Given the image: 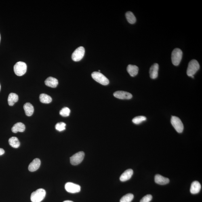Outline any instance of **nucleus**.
<instances>
[{"mask_svg":"<svg viewBox=\"0 0 202 202\" xmlns=\"http://www.w3.org/2000/svg\"><path fill=\"white\" fill-rule=\"evenodd\" d=\"M18 96L16 94L14 93H11L9 94L8 98V104L9 106H13L15 103L18 102Z\"/></svg>","mask_w":202,"mask_h":202,"instance_id":"20","label":"nucleus"},{"mask_svg":"<svg viewBox=\"0 0 202 202\" xmlns=\"http://www.w3.org/2000/svg\"><path fill=\"white\" fill-rule=\"evenodd\" d=\"M84 156L85 154L83 152H78L70 158V163L73 165H78L83 161Z\"/></svg>","mask_w":202,"mask_h":202,"instance_id":"7","label":"nucleus"},{"mask_svg":"<svg viewBox=\"0 0 202 202\" xmlns=\"http://www.w3.org/2000/svg\"><path fill=\"white\" fill-rule=\"evenodd\" d=\"M91 76L95 81L103 85H108L109 83V81L107 78L99 72H93L91 74Z\"/></svg>","mask_w":202,"mask_h":202,"instance_id":"5","label":"nucleus"},{"mask_svg":"<svg viewBox=\"0 0 202 202\" xmlns=\"http://www.w3.org/2000/svg\"><path fill=\"white\" fill-rule=\"evenodd\" d=\"M85 50L83 47H80L74 51L72 54V59L75 62H78L83 58L84 56Z\"/></svg>","mask_w":202,"mask_h":202,"instance_id":"8","label":"nucleus"},{"mask_svg":"<svg viewBox=\"0 0 202 202\" xmlns=\"http://www.w3.org/2000/svg\"><path fill=\"white\" fill-rule=\"evenodd\" d=\"M146 120V118L144 116H138L134 118L132 120L133 123L136 124H139L142 123L143 122L145 121Z\"/></svg>","mask_w":202,"mask_h":202,"instance_id":"25","label":"nucleus"},{"mask_svg":"<svg viewBox=\"0 0 202 202\" xmlns=\"http://www.w3.org/2000/svg\"><path fill=\"white\" fill-rule=\"evenodd\" d=\"M9 143L11 146L15 148H18L20 146L19 141L16 137H12L9 139Z\"/></svg>","mask_w":202,"mask_h":202,"instance_id":"21","label":"nucleus"},{"mask_svg":"<svg viewBox=\"0 0 202 202\" xmlns=\"http://www.w3.org/2000/svg\"><path fill=\"white\" fill-rule=\"evenodd\" d=\"M27 66L23 62H17L14 67V73L17 76H22L26 73Z\"/></svg>","mask_w":202,"mask_h":202,"instance_id":"4","label":"nucleus"},{"mask_svg":"<svg viewBox=\"0 0 202 202\" xmlns=\"http://www.w3.org/2000/svg\"><path fill=\"white\" fill-rule=\"evenodd\" d=\"M73 202L72 201H71L67 200V201H64V202Z\"/></svg>","mask_w":202,"mask_h":202,"instance_id":"30","label":"nucleus"},{"mask_svg":"<svg viewBox=\"0 0 202 202\" xmlns=\"http://www.w3.org/2000/svg\"><path fill=\"white\" fill-rule=\"evenodd\" d=\"M66 124L63 122L57 123L55 126L56 130L59 131H62L66 129Z\"/></svg>","mask_w":202,"mask_h":202,"instance_id":"27","label":"nucleus"},{"mask_svg":"<svg viewBox=\"0 0 202 202\" xmlns=\"http://www.w3.org/2000/svg\"><path fill=\"white\" fill-rule=\"evenodd\" d=\"M134 197L133 194H127L122 197L120 200V202H131L134 199Z\"/></svg>","mask_w":202,"mask_h":202,"instance_id":"24","label":"nucleus"},{"mask_svg":"<svg viewBox=\"0 0 202 202\" xmlns=\"http://www.w3.org/2000/svg\"><path fill=\"white\" fill-rule=\"evenodd\" d=\"M45 83L46 85L49 87L55 88L58 85V80L52 77H49L45 80Z\"/></svg>","mask_w":202,"mask_h":202,"instance_id":"14","label":"nucleus"},{"mask_svg":"<svg viewBox=\"0 0 202 202\" xmlns=\"http://www.w3.org/2000/svg\"><path fill=\"white\" fill-rule=\"evenodd\" d=\"M155 181L158 184L165 185L169 184V179L165 178L161 175L158 174L155 175Z\"/></svg>","mask_w":202,"mask_h":202,"instance_id":"16","label":"nucleus"},{"mask_svg":"<svg viewBox=\"0 0 202 202\" xmlns=\"http://www.w3.org/2000/svg\"><path fill=\"white\" fill-rule=\"evenodd\" d=\"M25 126L24 124L22 123H18L13 126L11 130L13 133H16L18 132H24L25 130Z\"/></svg>","mask_w":202,"mask_h":202,"instance_id":"17","label":"nucleus"},{"mask_svg":"<svg viewBox=\"0 0 202 202\" xmlns=\"http://www.w3.org/2000/svg\"><path fill=\"white\" fill-rule=\"evenodd\" d=\"M126 18L129 23L133 24L136 23V19L133 13L131 11H128L126 13Z\"/></svg>","mask_w":202,"mask_h":202,"instance_id":"23","label":"nucleus"},{"mask_svg":"<svg viewBox=\"0 0 202 202\" xmlns=\"http://www.w3.org/2000/svg\"><path fill=\"white\" fill-rule=\"evenodd\" d=\"M133 174V171L132 169H128L125 171L121 175L120 180L121 182H125L130 179Z\"/></svg>","mask_w":202,"mask_h":202,"instance_id":"13","label":"nucleus"},{"mask_svg":"<svg viewBox=\"0 0 202 202\" xmlns=\"http://www.w3.org/2000/svg\"><path fill=\"white\" fill-rule=\"evenodd\" d=\"M182 51L179 48H175L171 53V60L174 66H178L180 64L182 58Z\"/></svg>","mask_w":202,"mask_h":202,"instance_id":"3","label":"nucleus"},{"mask_svg":"<svg viewBox=\"0 0 202 202\" xmlns=\"http://www.w3.org/2000/svg\"><path fill=\"white\" fill-rule=\"evenodd\" d=\"M200 68L199 62L196 60H192L189 63L187 74L189 77H191L196 73Z\"/></svg>","mask_w":202,"mask_h":202,"instance_id":"2","label":"nucleus"},{"mask_svg":"<svg viewBox=\"0 0 202 202\" xmlns=\"http://www.w3.org/2000/svg\"><path fill=\"white\" fill-rule=\"evenodd\" d=\"M5 153V150L3 149L0 148V156L3 155Z\"/></svg>","mask_w":202,"mask_h":202,"instance_id":"29","label":"nucleus"},{"mask_svg":"<svg viewBox=\"0 0 202 202\" xmlns=\"http://www.w3.org/2000/svg\"><path fill=\"white\" fill-rule=\"evenodd\" d=\"M70 113V110L67 107L63 108L60 112V115L63 117H67L69 116Z\"/></svg>","mask_w":202,"mask_h":202,"instance_id":"26","label":"nucleus"},{"mask_svg":"<svg viewBox=\"0 0 202 202\" xmlns=\"http://www.w3.org/2000/svg\"><path fill=\"white\" fill-rule=\"evenodd\" d=\"M45 190L43 189H39L31 194L30 199L32 202H41L45 197Z\"/></svg>","mask_w":202,"mask_h":202,"instance_id":"1","label":"nucleus"},{"mask_svg":"<svg viewBox=\"0 0 202 202\" xmlns=\"http://www.w3.org/2000/svg\"><path fill=\"white\" fill-rule=\"evenodd\" d=\"M65 188L67 191L72 194L78 193L81 190V186L79 185L71 182L67 183Z\"/></svg>","mask_w":202,"mask_h":202,"instance_id":"9","label":"nucleus"},{"mask_svg":"<svg viewBox=\"0 0 202 202\" xmlns=\"http://www.w3.org/2000/svg\"><path fill=\"white\" fill-rule=\"evenodd\" d=\"M201 189V185L197 181L192 182L190 188V193L193 194L199 193Z\"/></svg>","mask_w":202,"mask_h":202,"instance_id":"15","label":"nucleus"},{"mask_svg":"<svg viewBox=\"0 0 202 202\" xmlns=\"http://www.w3.org/2000/svg\"><path fill=\"white\" fill-rule=\"evenodd\" d=\"M39 99L40 102L45 104H48L52 102V98L48 95L42 94L40 95Z\"/></svg>","mask_w":202,"mask_h":202,"instance_id":"22","label":"nucleus"},{"mask_svg":"<svg viewBox=\"0 0 202 202\" xmlns=\"http://www.w3.org/2000/svg\"><path fill=\"white\" fill-rule=\"evenodd\" d=\"M171 122L173 126L179 133H182L184 130V125L179 118L175 116L171 117Z\"/></svg>","mask_w":202,"mask_h":202,"instance_id":"6","label":"nucleus"},{"mask_svg":"<svg viewBox=\"0 0 202 202\" xmlns=\"http://www.w3.org/2000/svg\"><path fill=\"white\" fill-rule=\"evenodd\" d=\"M1 84H0V90H1Z\"/></svg>","mask_w":202,"mask_h":202,"instance_id":"32","label":"nucleus"},{"mask_svg":"<svg viewBox=\"0 0 202 202\" xmlns=\"http://www.w3.org/2000/svg\"><path fill=\"white\" fill-rule=\"evenodd\" d=\"M152 196L151 195H147L141 199L140 202H150L152 200Z\"/></svg>","mask_w":202,"mask_h":202,"instance_id":"28","label":"nucleus"},{"mask_svg":"<svg viewBox=\"0 0 202 202\" xmlns=\"http://www.w3.org/2000/svg\"><path fill=\"white\" fill-rule=\"evenodd\" d=\"M114 96L120 99H130L133 97L131 93L122 91H116L114 93Z\"/></svg>","mask_w":202,"mask_h":202,"instance_id":"10","label":"nucleus"},{"mask_svg":"<svg viewBox=\"0 0 202 202\" xmlns=\"http://www.w3.org/2000/svg\"><path fill=\"white\" fill-rule=\"evenodd\" d=\"M24 109L26 115L30 117L33 115L34 111V109L33 105L29 103H27L24 104Z\"/></svg>","mask_w":202,"mask_h":202,"instance_id":"19","label":"nucleus"},{"mask_svg":"<svg viewBox=\"0 0 202 202\" xmlns=\"http://www.w3.org/2000/svg\"><path fill=\"white\" fill-rule=\"evenodd\" d=\"M127 71L131 77H134L138 75L139 68L136 65L129 64L127 66Z\"/></svg>","mask_w":202,"mask_h":202,"instance_id":"18","label":"nucleus"},{"mask_svg":"<svg viewBox=\"0 0 202 202\" xmlns=\"http://www.w3.org/2000/svg\"><path fill=\"white\" fill-rule=\"evenodd\" d=\"M159 70V65L157 63H154L151 66L149 70V75L151 78L155 79L158 76V72Z\"/></svg>","mask_w":202,"mask_h":202,"instance_id":"12","label":"nucleus"},{"mask_svg":"<svg viewBox=\"0 0 202 202\" xmlns=\"http://www.w3.org/2000/svg\"><path fill=\"white\" fill-rule=\"evenodd\" d=\"M41 162L39 159H35L30 163L28 169L31 172H34L38 170L40 166Z\"/></svg>","mask_w":202,"mask_h":202,"instance_id":"11","label":"nucleus"},{"mask_svg":"<svg viewBox=\"0 0 202 202\" xmlns=\"http://www.w3.org/2000/svg\"><path fill=\"white\" fill-rule=\"evenodd\" d=\"M1 34H0V42H1Z\"/></svg>","mask_w":202,"mask_h":202,"instance_id":"31","label":"nucleus"}]
</instances>
